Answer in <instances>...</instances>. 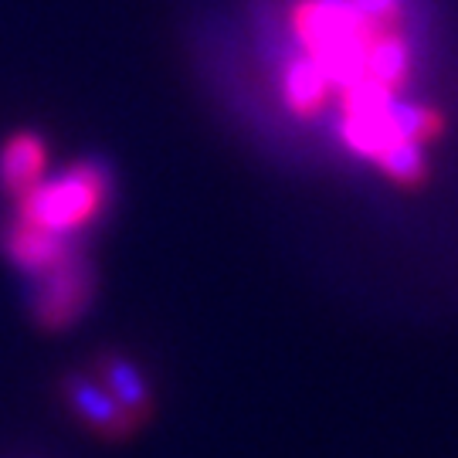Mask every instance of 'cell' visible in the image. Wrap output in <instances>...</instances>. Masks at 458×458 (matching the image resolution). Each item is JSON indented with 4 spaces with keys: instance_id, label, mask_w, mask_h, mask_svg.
Instances as JSON below:
<instances>
[{
    "instance_id": "1",
    "label": "cell",
    "mask_w": 458,
    "mask_h": 458,
    "mask_svg": "<svg viewBox=\"0 0 458 458\" xmlns=\"http://www.w3.org/2000/svg\"><path fill=\"white\" fill-rule=\"evenodd\" d=\"M115 204V170L102 157H79L55 174H45L28 194L14 200L11 217L51 231L58 238L85 242Z\"/></svg>"
},
{
    "instance_id": "2",
    "label": "cell",
    "mask_w": 458,
    "mask_h": 458,
    "mask_svg": "<svg viewBox=\"0 0 458 458\" xmlns=\"http://www.w3.org/2000/svg\"><path fill=\"white\" fill-rule=\"evenodd\" d=\"M92 293H96V268L89 262V251H82L45 276L31 278L28 306L41 329H68L89 312Z\"/></svg>"
},
{
    "instance_id": "3",
    "label": "cell",
    "mask_w": 458,
    "mask_h": 458,
    "mask_svg": "<svg viewBox=\"0 0 458 458\" xmlns=\"http://www.w3.org/2000/svg\"><path fill=\"white\" fill-rule=\"evenodd\" d=\"M0 248H4L7 262L21 272L24 282L45 276V272L58 268V265L68 262V259L89 251L85 242L58 238V234L34 228V225H24V221H17V217H7V221L0 225Z\"/></svg>"
},
{
    "instance_id": "4",
    "label": "cell",
    "mask_w": 458,
    "mask_h": 458,
    "mask_svg": "<svg viewBox=\"0 0 458 458\" xmlns=\"http://www.w3.org/2000/svg\"><path fill=\"white\" fill-rule=\"evenodd\" d=\"M65 397H68V408L75 411L85 425L92 428L96 435H102V438H126L140 425V418L123 408L92 374L68 377Z\"/></svg>"
},
{
    "instance_id": "5",
    "label": "cell",
    "mask_w": 458,
    "mask_h": 458,
    "mask_svg": "<svg viewBox=\"0 0 458 458\" xmlns=\"http://www.w3.org/2000/svg\"><path fill=\"white\" fill-rule=\"evenodd\" d=\"M48 174V143L34 130L11 132L0 143V191L17 200Z\"/></svg>"
},
{
    "instance_id": "6",
    "label": "cell",
    "mask_w": 458,
    "mask_h": 458,
    "mask_svg": "<svg viewBox=\"0 0 458 458\" xmlns=\"http://www.w3.org/2000/svg\"><path fill=\"white\" fill-rule=\"evenodd\" d=\"M92 377H96L106 391L113 394L123 408L143 421V414L149 411V387H147V377H143V367H140V363L126 360V357H119V353H109V357L96 360V374Z\"/></svg>"
},
{
    "instance_id": "7",
    "label": "cell",
    "mask_w": 458,
    "mask_h": 458,
    "mask_svg": "<svg viewBox=\"0 0 458 458\" xmlns=\"http://www.w3.org/2000/svg\"><path fill=\"white\" fill-rule=\"evenodd\" d=\"M353 4L374 17H404V0H353Z\"/></svg>"
}]
</instances>
